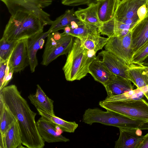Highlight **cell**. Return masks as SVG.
<instances>
[{
    "instance_id": "2e32d148",
    "label": "cell",
    "mask_w": 148,
    "mask_h": 148,
    "mask_svg": "<svg viewBox=\"0 0 148 148\" xmlns=\"http://www.w3.org/2000/svg\"><path fill=\"white\" fill-rule=\"evenodd\" d=\"M119 137L115 142V148H138L144 136L138 135L136 129H119Z\"/></svg>"
},
{
    "instance_id": "d4e9b609",
    "label": "cell",
    "mask_w": 148,
    "mask_h": 148,
    "mask_svg": "<svg viewBox=\"0 0 148 148\" xmlns=\"http://www.w3.org/2000/svg\"><path fill=\"white\" fill-rule=\"evenodd\" d=\"M73 21L77 23L80 21L77 17L73 8L67 10L63 14L53 21L48 31L51 33L63 29L66 26L69 25Z\"/></svg>"
},
{
    "instance_id": "4fadbf2b",
    "label": "cell",
    "mask_w": 148,
    "mask_h": 148,
    "mask_svg": "<svg viewBox=\"0 0 148 148\" xmlns=\"http://www.w3.org/2000/svg\"><path fill=\"white\" fill-rule=\"evenodd\" d=\"M133 27L116 20L114 17L106 22L102 23L98 28L100 34L108 38L124 36L131 30Z\"/></svg>"
},
{
    "instance_id": "e0dca14e",
    "label": "cell",
    "mask_w": 148,
    "mask_h": 148,
    "mask_svg": "<svg viewBox=\"0 0 148 148\" xmlns=\"http://www.w3.org/2000/svg\"><path fill=\"white\" fill-rule=\"evenodd\" d=\"M109 98L128 92L134 90L131 82L127 78L116 76L104 86Z\"/></svg>"
},
{
    "instance_id": "f35d334b",
    "label": "cell",
    "mask_w": 148,
    "mask_h": 148,
    "mask_svg": "<svg viewBox=\"0 0 148 148\" xmlns=\"http://www.w3.org/2000/svg\"><path fill=\"white\" fill-rule=\"evenodd\" d=\"M143 65L145 66H148V57L143 61Z\"/></svg>"
},
{
    "instance_id": "9a60e30c",
    "label": "cell",
    "mask_w": 148,
    "mask_h": 148,
    "mask_svg": "<svg viewBox=\"0 0 148 148\" xmlns=\"http://www.w3.org/2000/svg\"><path fill=\"white\" fill-rule=\"evenodd\" d=\"M22 141L17 121L10 126L5 133L0 136V148H21Z\"/></svg>"
},
{
    "instance_id": "f546056e",
    "label": "cell",
    "mask_w": 148,
    "mask_h": 148,
    "mask_svg": "<svg viewBox=\"0 0 148 148\" xmlns=\"http://www.w3.org/2000/svg\"><path fill=\"white\" fill-rule=\"evenodd\" d=\"M143 93L139 88H137L121 95L109 98H106L103 100L104 101H112L131 99H139V95Z\"/></svg>"
},
{
    "instance_id": "52a82bcc",
    "label": "cell",
    "mask_w": 148,
    "mask_h": 148,
    "mask_svg": "<svg viewBox=\"0 0 148 148\" xmlns=\"http://www.w3.org/2000/svg\"><path fill=\"white\" fill-rule=\"evenodd\" d=\"M105 50L120 58L129 66L132 64L134 53L132 44V31L124 36L108 38Z\"/></svg>"
},
{
    "instance_id": "7402d4cb",
    "label": "cell",
    "mask_w": 148,
    "mask_h": 148,
    "mask_svg": "<svg viewBox=\"0 0 148 148\" xmlns=\"http://www.w3.org/2000/svg\"><path fill=\"white\" fill-rule=\"evenodd\" d=\"M75 13L78 19L85 23L95 25L98 28L102 23L98 17L96 3H91L85 8H79L75 12Z\"/></svg>"
},
{
    "instance_id": "5bb4252c",
    "label": "cell",
    "mask_w": 148,
    "mask_h": 148,
    "mask_svg": "<svg viewBox=\"0 0 148 148\" xmlns=\"http://www.w3.org/2000/svg\"><path fill=\"white\" fill-rule=\"evenodd\" d=\"M131 31L132 44L134 52L148 40V6L145 17L136 23Z\"/></svg>"
},
{
    "instance_id": "8992f818",
    "label": "cell",
    "mask_w": 148,
    "mask_h": 148,
    "mask_svg": "<svg viewBox=\"0 0 148 148\" xmlns=\"http://www.w3.org/2000/svg\"><path fill=\"white\" fill-rule=\"evenodd\" d=\"M53 0H1L11 15L17 11L28 12L38 18L45 25H51L53 21L50 18L49 14L42 9L51 5Z\"/></svg>"
},
{
    "instance_id": "8fae6325",
    "label": "cell",
    "mask_w": 148,
    "mask_h": 148,
    "mask_svg": "<svg viewBox=\"0 0 148 148\" xmlns=\"http://www.w3.org/2000/svg\"><path fill=\"white\" fill-rule=\"evenodd\" d=\"M36 123L39 133L45 142L49 143L70 141L69 139L58 133L56 128V125L53 123L41 117Z\"/></svg>"
},
{
    "instance_id": "ba28073f",
    "label": "cell",
    "mask_w": 148,
    "mask_h": 148,
    "mask_svg": "<svg viewBox=\"0 0 148 148\" xmlns=\"http://www.w3.org/2000/svg\"><path fill=\"white\" fill-rule=\"evenodd\" d=\"M147 0H124L119 5L114 17L133 27L140 21L137 14L138 9L142 5H147Z\"/></svg>"
},
{
    "instance_id": "ac0fdd59",
    "label": "cell",
    "mask_w": 148,
    "mask_h": 148,
    "mask_svg": "<svg viewBox=\"0 0 148 148\" xmlns=\"http://www.w3.org/2000/svg\"><path fill=\"white\" fill-rule=\"evenodd\" d=\"M37 86L35 94H30L28 97L31 103L36 109L55 115L53 101L47 96L39 84Z\"/></svg>"
},
{
    "instance_id": "83f0119b",
    "label": "cell",
    "mask_w": 148,
    "mask_h": 148,
    "mask_svg": "<svg viewBox=\"0 0 148 148\" xmlns=\"http://www.w3.org/2000/svg\"><path fill=\"white\" fill-rule=\"evenodd\" d=\"M17 41H8L1 38L0 40V60L9 59Z\"/></svg>"
},
{
    "instance_id": "603a6c76",
    "label": "cell",
    "mask_w": 148,
    "mask_h": 148,
    "mask_svg": "<svg viewBox=\"0 0 148 148\" xmlns=\"http://www.w3.org/2000/svg\"><path fill=\"white\" fill-rule=\"evenodd\" d=\"M36 109L41 117L58 126L64 132L73 133L78 127V124L75 122L67 121L39 109Z\"/></svg>"
},
{
    "instance_id": "30bf717a",
    "label": "cell",
    "mask_w": 148,
    "mask_h": 148,
    "mask_svg": "<svg viewBox=\"0 0 148 148\" xmlns=\"http://www.w3.org/2000/svg\"><path fill=\"white\" fill-rule=\"evenodd\" d=\"M97 57L112 73L117 76L127 78L126 72L130 66L123 60L105 50L99 52Z\"/></svg>"
},
{
    "instance_id": "5b68a950",
    "label": "cell",
    "mask_w": 148,
    "mask_h": 148,
    "mask_svg": "<svg viewBox=\"0 0 148 148\" xmlns=\"http://www.w3.org/2000/svg\"><path fill=\"white\" fill-rule=\"evenodd\" d=\"M74 37L64 32L50 33L47 37L41 64L47 66L59 56L68 54L72 48Z\"/></svg>"
},
{
    "instance_id": "7c38bea8",
    "label": "cell",
    "mask_w": 148,
    "mask_h": 148,
    "mask_svg": "<svg viewBox=\"0 0 148 148\" xmlns=\"http://www.w3.org/2000/svg\"><path fill=\"white\" fill-rule=\"evenodd\" d=\"M50 32L48 31L35 34L28 38V47L29 60L30 70L34 72L38 65L36 56L38 50L42 49L45 42V39Z\"/></svg>"
},
{
    "instance_id": "277c9868",
    "label": "cell",
    "mask_w": 148,
    "mask_h": 148,
    "mask_svg": "<svg viewBox=\"0 0 148 148\" xmlns=\"http://www.w3.org/2000/svg\"><path fill=\"white\" fill-rule=\"evenodd\" d=\"M99 105L106 110L148 122V103L142 98L112 101L103 100L99 101Z\"/></svg>"
},
{
    "instance_id": "d6a6232c",
    "label": "cell",
    "mask_w": 148,
    "mask_h": 148,
    "mask_svg": "<svg viewBox=\"0 0 148 148\" xmlns=\"http://www.w3.org/2000/svg\"><path fill=\"white\" fill-rule=\"evenodd\" d=\"M147 6L146 4L140 7L137 11V14L140 20L142 19L145 16L147 12Z\"/></svg>"
},
{
    "instance_id": "3957f363",
    "label": "cell",
    "mask_w": 148,
    "mask_h": 148,
    "mask_svg": "<svg viewBox=\"0 0 148 148\" xmlns=\"http://www.w3.org/2000/svg\"><path fill=\"white\" fill-rule=\"evenodd\" d=\"M96 54L83 47L80 39L75 37L62 69L66 80L72 82L85 77L89 73L91 64L97 58Z\"/></svg>"
},
{
    "instance_id": "cb8c5ba5",
    "label": "cell",
    "mask_w": 148,
    "mask_h": 148,
    "mask_svg": "<svg viewBox=\"0 0 148 148\" xmlns=\"http://www.w3.org/2000/svg\"><path fill=\"white\" fill-rule=\"evenodd\" d=\"M100 34H89L86 37L79 39L82 46L88 50L94 51L96 53L105 46L108 39V38L101 36Z\"/></svg>"
},
{
    "instance_id": "b9f144b4",
    "label": "cell",
    "mask_w": 148,
    "mask_h": 148,
    "mask_svg": "<svg viewBox=\"0 0 148 148\" xmlns=\"http://www.w3.org/2000/svg\"><path fill=\"white\" fill-rule=\"evenodd\" d=\"M147 6H148V0H147Z\"/></svg>"
},
{
    "instance_id": "f1b7e54d",
    "label": "cell",
    "mask_w": 148,
    "mask_h": 148,
    "mask_svg": "<svg viewBox=\"0 0 148 148\" xmlns=\"http://www.w3.org/2000/svg\"><path fill=\"white\" fill-rule=\"evenodd\" d=\"M148 57V40L133 55L131 63L143 65L145 60Z\"/></svg>"
},
{
    "instance_id": "74e56055",
    "label": "cell",
    "mask_w": 148,
    "mask_h": 148,
    "mask_svg": "<svg viewBox=\"0 0 148 148\" xmlns=\"http://www.w3.org/2000/svg\"><path fill=\"white\" fill-rule=\"evenodd\" d=\"M64 32L65 34H69V33L71 31V28L69 25L66 26L64 29Z\"/></svg>"
},
{
    "instance_id": "484cf974",
    "label": "cell",
    "mask_w": 148,
    "mask_h": 148,
    "mask_svg": "<svg viewBox=\"0 0 148 148\" xmlns=\"http://www.w3.org/2000/svg\"><path fill=\"white\" fill-rule=\"evenodd\" d=\"M17 121L16 117L5 103L0 95V133L3 135L10 125Z\"/></svg>"
},
{
    "instance_id": "1f68e13d",
    "label": "cell",
    "mask_w": 148,
    "mask_h": 148,
    "mask_svg": "<svg viewBox=\"0 0 148 148\" xmlns=\"http://www.w3.org/2000/svg\"><path fill=\"white\" fill-rule=\"evenodd\" d=\"M9 59L6 60H0V88L2 85L5 76Z\"/></svg>"
},
{
    "instance_id": "6da1fadb",
    "label": "cell",
    "mask_w": 148,
    "mask_h": 148,
    "mask_svg": "<svg viewBox=\"0 0 148 148\" xmlns=\"http://www.w3.org/2000/svg\"><path fill=\"white\" fill-rule=\"evenodd\" d=\"M3 101L14 115L19 128L22 144L28 148H43L45 142L40 136L35 118L26 100L14 84L7 86L0 90Z\"/></svg>"
},
{
    "instance_id": "836d02e7",
    "label": "cell",
    "mask_w": 148,
    "mask_h": 148,
    "mask_svg": "<svg viewBox=\"0 0 148 148\" xmlns=\"http://www.w3.org/2000/svg\"><path fill=\"white\" fill-rule=\"evenodd\" d=\"M14 73V72L12 70L10 69L9 72L4 80L1 87L0 88V90L4 87L7 86L9 82L12 79Z\"/></svg>"
},
{
    "instance_id": "4316f807",
    "label": "cell",
    "mask_w": 148,
    "mask_h": 148,
    "mask_svg": "<svg viewBox=\"0 0 148 148\" xmlns=\"http://www.w3.org/2000/svg\"><path fill=\"white\" fill-rule=\"evenodd\" d=\"M77 24V27L73 29L71 28L69 35L81 39L86 37L89 34H100L98 28L96 26L88 24L80 21Z\"/></svg>"
},
{
    "instance_id": "4dcf8cb0",
    "label": "cell",
    "mask_w": 148,
    "mask_h": 148,
    "mask_svg": "<svg viewBox=\"0 0 148 148\" xmlns=\"http://www.w3.org/2000/svg\"><path fill=\"white\" fill-rule=\"evenodd\" d=\"M97 0H62V3L64 5L76 6L81 5L89 4L96 3Z\"/></svg>"
},
{
    "instance_id": "ab89813d",
    "label": "cell",
    "mask_w": 148,
    "mask_h": 148,
    "mask_svg": "<svg viewBox=\"0 0 148 148\" xmlns=\"http://www.w3.org/2000/svg\"><path fill=\"white\" fill-rule=\"evenodd\" d=\"M145 69L146 72L148 76V66H145Z\"/></svg>"
},
{
    "instance_id": "ffe728a7",
    "label": "cell",
    "mask_w": 148,
    "mask_h": 148,
    "mask_svg": "<svg viewBox=\"0 0 148 148\" xmlns=\"http://www.w3.org/2000/svg\"><path fill=\"white\" fill-rule=\"evenodd\" d=\"M127 78L138 88L148 85V76L145 66L132 64L126 72Z\"/></svg>"
},
{
    "instance_id": "e575fe53",
    "label": "cell",
    "mask_w": 148,
    "mask_h": 148,
    "mask_svg": "<svg viewBox=\"0 0 148 148\" xmlns=\"http://www.w3.org/2000/svg\"><path fill=\"white\" fill-rule=\"evenodd\" d=\"M138 148H148V133L144 136L143 139Z\"/></svg>"
},
{
    "instance_id": "d6986e66",
    "label": "cell",
    "mask_w": 148,
    "mask_h": 148,
    "mask_svg": "<svg viewBox=\"0 0 148 148\" xmlns=\"http://www.w3.org/2000/svg\"><path fill=\"white\" fill-rule=\"evenodd\" d=\"M89 73L95 81L103 86L116 76L103 64L97 57L90 65Z\"/></svg>"
},
{
    "instance_id": "9c48e42d",
    "label": "cell",
    "mask_w": 148,
    "mask_h": 148,
    "mask_svg": "<svg viewBox=\"0 0 148 148\" xmlns=\"http://www.w3.org/2000/svg\"><path fill=\"white\" fill-rule=\"evenodd\" d=\"M8 65L10 69L14 73H20L29 65L28 47V38L18 40L9 58Z\"/></svg>"
},
{
    "instance_id": "8d00e7d4",
    "label": "cell",
    "mask_w": 148,
    "mask_h": 148,
    "mask_svg": "<svg viewBox=\"0 0 148 148\" xmlns=\"http://www.w3.org/2000/svg\"><path fill=\"white\" fill-rule=\"evenodd\" d=\"M69 26L71 28L73 29L76 28L78 27L77 23L75 21H72Z\"/></svg>"
},
{
    "instance_id": "44dd1931",
    "label": "cell",
    "mask_w": 148,
    "mask_h": 148,
    "mask_svg": "<svg viewBox=\"0 0 148 148\" xmlns=\"http://www.w3.org/2000/svg\"><path fill=\"white\" fill-rule=\"evenodd\" d=\"M96 3L98 17L102 23L114 17L119 4L118 0H97Z\"/></svg>"
},
{
    "instance_id": "d590c367",
    "label": "cell",
    "mask_w": 148,
    "mask_h": 148,
    "mask_svg": "<svg viewBox=\"0 0 148 148\" xmlns=\"http://www.w3.org/2000/svg\"><path fill=\"white\" fill-rule=\"evenodd\" d=\"M148 101V85L139 89Z\"/></svg>"
},
{
    "instance_id": "60d3db41",
    "label": "cell",
    "mask_w": 148,
    "mask_h": 148,
    "mask_svg": "<svg viewBox=\"0 0 148 148\" xmlns=\"http://www.w3.org/2000/svg\"><path fill=\"white\" fill-rule=\"evenodd\" d=\"M119 0V4H120L122 2H123L124 0Z\"/></svg>"
},
{
    "instance_id": "7a4b0ae2",
    "label": "cell",
    "mask_w": 148,
    "mask_h": 148,
    "mask_svg": "<svg viewBox=\"0 0 148 148\" xmlns=\"http://www.w3.org/2000/svg\"><path fill=\"white\" fill-rule=\"evenodd\" d=\"M45 24L38 18L27 12L17 11L11 15L2 37L8 41L28 38L43 32Z\"/></svg>"
}]
</instances>
